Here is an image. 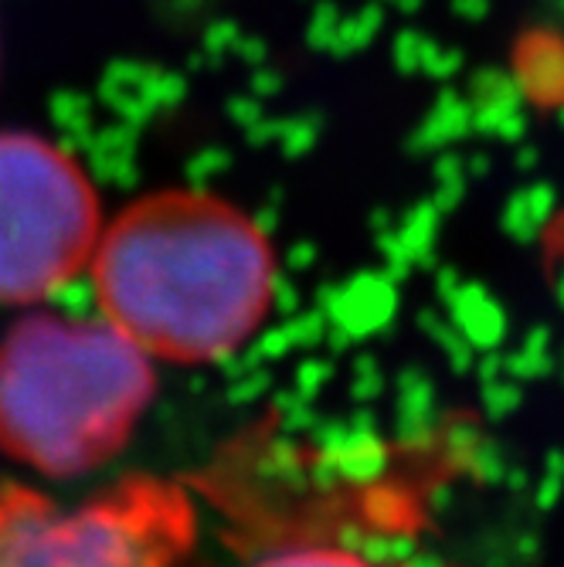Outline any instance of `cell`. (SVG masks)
Returning <instances> with one entry per match:
<instances>
[{
  "label": "cell",
  "instance_id": "1",
  "mask_svg": "<svg viewBox=\"0 0 564 567\" xmlns=\"http://www.w3.org/2000/svg\"><path fill=\"white\" fill-rule=\"evenodd\" d=\"M99 309L146 353L212 364L238 353L273 306L269 225L191 187L133 200L92 255Z\"/></svg>",
  "mask_w": 564,
  "mask_h": 567
},
{
  "label": "cell",
  "instance_id": "2",
  "mask_svg": "<svg viewBox=\"0 0 564 567\" xmlns=\"http://www.w3.org/2000/svg\"><path fill=\"white\" fill-rule=\"evenodd\" d=\"M153 391L146 350L110 320L28 317L0 343V445L82 476L126 445Z\"/></svg>",
  "mask_w": 564,
  "mask_h": 567
},
{
  "label": "cell",
  "instance_id": "3",
  "mask_svg": "<svg viewBox=\"0 0 564 567\" xmlns=\"http://www.w3.org/2000/svg\"><path fill=\"white\" fill-rule=\"evenodd\" d=\"M99 197L75 153L31 130H0V302L65 289L95 255Z\"/></svg>",
  "mask_w": 564,
  "mask_h": 567
},
{
  "label": "cell",
  "instance_id": "4",
  "mask_svg": "<svg viewBox=\"0 0 564 567\" xmlns=\"http://www.w3.org/2000/svg\"><path fill=\"white\" fill-rule=\"evenodd\" d=\"M191 537L184 489L157 480H130L75 509L0 486V567H177Z\"/></svg>",
  "mask_w": 564,
  "mask_h": 567
},
{
  "label": "cell",
  "instance_id": "5",
  "mask_svg": "<svg viewBox=\"0 0 564 567\" xmlns=\"http://www.w3.org/2000/svg\"><path fill=\"white\" fill-rule=\"evenodd\" d=\"M320 313L347 340H368L384 333L398 313V292L388 276H357L343 286L320 292Z\"/></svg>",
  "mask_w": 564,
  "mask_h": 567
},
{
  "label": "cell",
  "instance_id": "6",
  "mask_svg": "<svg viewBox=\"0 0 564 567\" xmlns=\"http://www.w3.org/2000/svg\"><path fill=\"white\" fill-rule=\"evenodd\" d=\"M388 462V452H384V442L378 435V422L368 408H361L357 415L347 422V435L343 442L320 455V466L327 473H334L337 480H347V483H371L381 476Z\"/></svg>",
  "mask_w": 564,
  "mask_h": 567
},
{
  "label": "cell",
  "instance_id": "7",
  "mask_svg": "<svg viewBox=\"0 0 564 567\" xmlns=\"http://www.w3.org/2000/svg\"><path fill=\"white\" fill-rule=\"evenodd\" d=\"M439 425L435 384L425 371L408 368L394 378V435L404 445H422Z\"/></svg>",
  "mask_w": 564,
  "mask_h": 567
},
{
  "label": "cell",
  "instance_id": "8",
  "mask_svg": "<svg viewBox=\"0 0 564 567\" xmlns=\"http://www.w3.org/2000/svg\"><path fill=\"white\" fill-rule=\"evenodd\" d=\"M452 323L463 330V337L476 347V350H496L506 337V313L500 309V302L476 282L459 286V292L445 302Z\"/></svg>",
  "mask_w": 564,
  "mask_h": 567
},
{
  "label": "cell",
  "instance_id": "9",
  "mask_svg": "<svg viewBox=\"0 0 564 567\" xmlns=\"http://www.w3.org/2000/svg\"><path fill=\"white\" fill-rule=\"evenodd\" d=\"M419 327L445 353L449 368H455L459 374H470L473 371V364H476V347L463 337V330H459L452 320H442L439 313H422L419 317Z\"/></svg>",
  "mask_w": 564,
  "mask_h": 567
},
{
  "label": "cell",
  "instance_id": "10",
  "mask_svg": "<svg viewBox=\"0 0 564 567\" xmlns=\"http://www.w3.org/2000/svg\"><path fill=\"white\" fill-rule=\"evenodd\" d=\"M252 567H378L361 554L350 550H330V547H296V550H279L263 557Z\"/></svg>",
  "mask_w": 564,
  "mask_h": 567
},
{
  "label": "cell",
  "instance_id": "11",
  "mask_svg": "<svg viewBox=\"0 0 564 567\" xmlns=\"http://www.w3.org/2000/svg\"><path fill=\"white\" fill-rule=\"evenodd\" d=\"M503 364H506V378L514 381H541L554 371V353L551 350H534V347H517L514 353H503Z\"/></svg>",
  "mask_w": 564,
  "mask_h": 567
},
{
  "label": "cell",
  "instance_id": "12",
  "mask_svg": "<svg viewBox=\"0 0 564 567\" xmlns=\"http://www.w3.org/2000/svg\"><path fill=\"white\" fill-rule=\"evenodd\" d=\"M483 408H486V415L490 419H506V415H514V411L521 408V401H524V388H521V381H514V378H496V381H486L483 384Z\"/></svg>",
  "mask_w": 564,
  "mask_h": 567
},
{
  "label": "cell",
  "instance_id": "13",
  "mask_svg": "<svg viewBox=\"0 0 564 567\" xmlns=\"http://www.w3.org/2000/svg\"><path fill=\"white\" fill-rule=\"evenodd\" d=\"M384 371L371 353H361L353 360V374H350V398L357 404H371L384 391Z\"/></svg>",
  "mask_w": 564,
  "mask_h": 567
},
{
  "label": "cell",
  "instance_id": "14",
  "mask_svg": "<svg viewBox=\"0 0 564 567\" xmlns=\"http://www.w3.org/2000/svg\"><path fill=\"white\" fill-rule=\"evenodd\" d=\"M276 411H279V422L289 435H299V432H314V425L320 422L317 411L310 404V398H302L299 391H283L276 398Z\"/></svg>",
  "mask_w": 564,
  "mask_h": 567
},
{
  "label": "cell",
  "instance_id": "15",
  "mask_svg": "<svg viewBox=\"0 0 564 567\" xmlns=\"http://www.w3.org/2000/svg\"><path fill=\"white\" fill-rule=\"evenodd\" d=\"M412 554H416L412 540L394 537V534H371L365 540V550H361V557H368L378 567H401Z\"/></svg>",
  "mask_w": 564,
  "mask_h": 567
},
{
  "label": "cell",
  "instance_id": "16",
  "mask_svg": "<svg viewBox=\"0 0 564 567\" xmlns=\"http://www.w3.org/2000/svg\"><path fill=\"white\" fill-rule=\"evenodd\" d=\"M466 466H470V473L476 476V480H483V483H503V476H506V455L500 452V445H493V442H486V439H480L476 442V449L466 455Z\"/></svg>",
  "mask_w": 564,
  "mask_h": 567
},
{
  "label": "cell",
  "instance_id": "17",
  "mask_svg": "<svg viewBox=\"0 0 564 567\" xmlns=\"http://www.w3.org/2000/svg\"><path fill=\"white\" fill-rule=\"evenodd\" d=\"M283 330H286L293 347H317V343H324L330 323H327V317L320 313V309H314V313H296L293 320H286Z\"/></svg>",
  "mask_w": 564,
  "mask_h": 567
},
{
  "label": "cell",
  "instance_id": "18",
  "mask_svg": "<svg viewBox=\"0 0 564 567\" xmlns=\"http://www.w3.org/2000/svg\"><path fill=\"white\" fill-rule=\"evenodd\" d=\"M330 378H334V364L330 360H324V357H314V360H302V364L296 368V384H293V391H299L302 398H317L327 384H330Z\"/></svg>",
  "mask_w": 564,
  "mask_h": 567
},
{
  "label": "cell",
  "instance_id": "19",
  "mask_svg": "<svg viewBox=\"0 0 564 567\" xmlns=\"http://www.w3.org/2000/svg\"><path fill=\"white\" fill-rule=\"evenodd\" d=\"M273 384V374L266 368L259 371H248V374H238L232 378V388H228V401L232 404H252V401H259Z\"/></svg>",
  "mask_w": 564,
  "mask_h": 567
},
{
  "label": "cell",
  "instance_id": "20",
  "mask_svg": "<svg viewBox=\"0 0 564 567\" xmlns=\"http://www.w3.org/2000/svg\"><path fill=\"white\" fill-rule=\"evenodd\" d=\"M531 493H534L537 509H554V506L561 503V496H564V476L544 473V476H541V483H537Z\"/></svg>",
  "mask_w": 564,
  "mask_h": 567
},
{
  "label": "cell",
  "instance_id": "21",
  "mask_svg": "<svg viewBox=\"0 0 564 567\" xmlns=\"http://www.w3.org/2000/svg\"><path fill=\"white\" fill-rule=\"evenodd\" d=\"M473 371H476L480 384H486V381H496V378H503V374H506L503 353H496V350H483V357H476Z\"/></svg>",
  "mask_w": 564,
  "mask_h": 567
},
{
  "label": "cell",
  "instance_id": "22",
  "mask_svg": "<svg viewBox=\"0 0 564 567\" xmlns=\"http://www.w3.org/2000/svg\"><path fill=\"white\" fill-rule=\"evenodd\" d=\"M401 567H445V564H442V560H439L435 554H429V550H425V554H419V550H416V554L408 557V560H404Z\"/></svg>",
  "mask_w": 564,
  "mask_h": 567
},
{
  "label": "cell",
  "instance_id": "23",
  "mask_svg": "<svg viewBox=\"0 0 564 567\" xmlns=\"http://www.w3.org/2000/svg\"><path fill=\"white\" fill-rule=\"evenodd\" d=\"M310 262H314V248H306V245L289 255V266L293 269H302V266H310Z\"/></svg>",
  "mask_w": 564,
  "mask_h": 567
},
{
  "label": "cell",
  "instance_id": "24",
  "mask_svg": "<svg viewBox=\"0 0 564 567\" xmlns=\"http://www.w3.org/2000/svg\"><path fill=\"white\" fill-rule=\"evenodd\" d=\"M544 473H554V476H564V452H547V466H544Z\"/></svg>",
  "mask_w": 564,
  "mask_h": 567
},
{
  "label": "cell",
  "instance_id": "25",
  "mask_svg": "<svg viewBox=\"0 0 564 567\" xmlns=\"http://www.w3.org/2000/svg\"><path fill=\"white\" fill-rule=\"evenodd\" d=\"M557 299H561V306H564V276H561V282H557Z\"/></svg>",
  "mask_w": 564,
  "mask_h": 567
},
{
  "label": "cell",
  "instance_id": "26",
  "mask_svg": "<svg viewBox=\"0 0 564 567\" xmlns=\"http://www.w3.org/2000/svg\"><path fill=\"white\" fill-rule=\"evenodd\" d=\"M561 378H564V357H561Z\"/></svg>",
  "mask_w": 564,
  "mask_h": 567
}]
</instances>
